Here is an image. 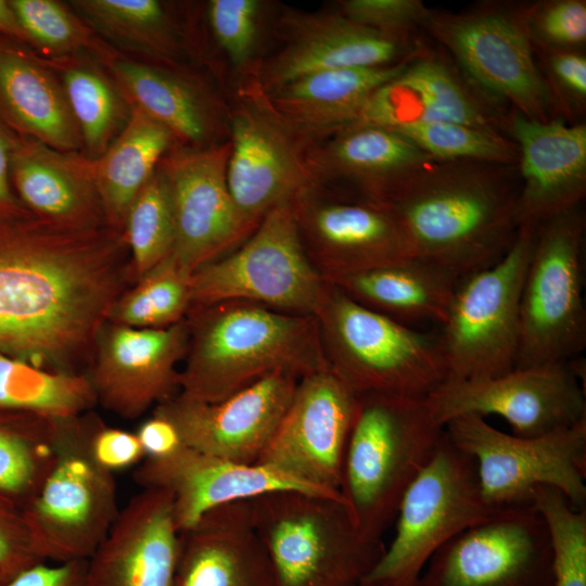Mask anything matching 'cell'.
<instances>
[{
	"label": "cell",
	"mask_w": 586,
	"mask_h": 586,
	"mask_svg": "<svg viewBox=\"0 0 586 586\" xmlns=\"http://www.w3.org/2000/svg\"><path fill=\"white\" fill-rule=\"evenodd\" d=\"M127 254L124 231L109 225L69 226L28 209L0 216V353L67 367L120 297Z\"/></svg>",
	"instance_id": "obj_1"
},
{
	"label": "cell",
	"mask_w": 586,
	"mask_h": 586,
	"mask_svg": "<svg viewBox=\"0 0 586 586\" xmlns=\"http://www.w3.org/2000/svg\"><path fill=\"white\" fill-rule=\"evenodd\" d=\"M518 165L431 161L387 203L416 257L462 278L493 266L518 235Z\"/></svg>",
	"instance_id": "obj_2"
},
{
	"label": "cell",
	"mask_w": 586,
	"mask_h": 586,
	"mask_svg": "<svg viewBox=\"0 0 586 586\" xmlns=\"http://www.w3.org/2000/svg\"><path fill=\"white\" fill-rule=\"evenodd\" d=\"M187 319L178 391L187 398L215 403L275 372L301 379L329 367L315 316L229 301L191 310Z\"/></svg>",
	"instance_id": "obj_3"
},
{
	"label": "cell",
	"mask_w": 586,
	"mask_h": 586,
	"mask_svg": "<svg viewBox=\"0 0 586 586\" xmlns=\"http://www.w3.org/2000/svg\"><path fill=\"white\" fill-rule=\"evenodd\" d=\"M444 434L425 397L357 396L340 494L364 535L382 540L405 492Z\"/></svg>",
	"instance_id": "obj_4"
},
{
	"label": "cell",
	"mask_w": 586,
	"mask_h": 586,
	"mask_svg": "<svg viewBox=\"0 0 586 586\" xmlns=\"http://www.w3.org/2000/svg\"><path fill=\"white\" fill-rule=\"evenodd\" d=\"M250 504L277 586H357L384 551L383 540L359 531L342 497L279 489Z\"/></svg>",
	"instance_id": "obj_5"
},
{
	"label": "cell",
	"mask_w": 586,
	"mask_h": 586,
	"mask_svg": "<svg viewBox=\"0 0 586 586\" xmlns=\"http://www.w3.org/2000/svg\"><path fill=\"white\" fill-rule=\"evenodd\" d=\"M316 318L329 368L357 396L424 398L447 381L438 335L370 309L331 283Z\"/></svg>",
	"instance_id": "obj_6"
},
{
	"label": "cell",
	"mask_w": 586,
	"mask_h": 586,
	"mask_svg": "<svg viewBox=\"0 0 586 586\" xmlns=\"http://www.w3.org/2000/svg\"><path fill=\"white\" fill-rule=\"evenodd\" d=\"M82 416L59 418L53 463L23 507L33 553L43 562L88 560L120 510L114 473L90 451L97 420Z\"/></svg>",
	"instance_id": "obj_7"
},
{
	"label": "cell",
	"mask_w": 586,
	"mask_h": 586,
	"mask_svg": "<svg viewBox=\"0 0 586 586\" xmlns=\"http://www.w3.org/2000/svg\"><path fill=\"white\" fill-rule=\"evenodd\" d=\"M500 508L484 497L473 458L455 446L445 432L405 492L393 539L364 582L372 586H417L440 548Z\"/></svg>",
	"instance_id": "obj_8"
},
{
	"label": "cell",
	"mask_w": 586,
	"mask_h": 586,
	"mask_svg": "<svg viewBox=\"0 0 586 586\" xmlns=\"http://www.w3.org/2000/svg\"><path fill=\"white\" fill-rule=\"evenodd\" d=\"M329 288L305 252L293 203H284L271 209L239 249L192 273L189 313L244 301L316 317Z\"/></svg>",
	"instance_id": "obj_9"
},
{
	"label": "cell",
	"mask_w": 586,
	"mask_h": 586,
	"mask_svg": "<svg viewBox=\"0 0 586 586\" xmlns=\"http://www.w3.org/2000/svg\"><path fill=\"white\" fill-rule=\"evenodd\" d=\"M535 229L520 227L500 260L458 282L438 334L447 381L485 380L514 369L520 297Z\"/></svg>",
	"instance_id": "obj_10"
},
{
	"label": "cell",
	"mask_w": 586,
	"mask_h": 586,
	"mask_svg": "<svg viewBox=\"0 0 586 586\" xmlns=\"http://www.w3.org/2000/svg\"><path fill=\"white\" fill-rule=\"evenodd\" d=\"M579 207L535 229L520 297L514 368L570 361L586 346L584 217Z\"/></svg>",
	"instance_id": "obj_11"
},
{
	"label": "cell",
	"mask_w": 586,
	"mask_h": 586,
	"mask_svg": "<svg viewBox=\"0 0 586 586\" xmlns=\"http://www.w3.org/2000/svg\"><path fill=\"white\" fill-rule=\"evenodd\" d=\"M444 430L473 458L482 493L492 505L532 502L536 487L551 486L574 508L586 509V419L534 437L501 432L475 415L454 418Z\"/></svg>",
	"instance_id": "obj_12"
},
{
	"label": "cell",
	"mask_w": 586,
	"mask_h": 586,
	"mask_svg": "<svg viewBox=\"0 0 586 586\" xmlns=\"http://www.w3.org/2000/svg\"><path fill=\"white\" fill-rule=\"evenodd\" d=\"M423 27L487 94L514 112L547 122L557 100L535 61L523 7H483L469 12L430 11Z\"/></svg>",
	"instance_id": "obj_13"
},
{
	"label": "cell",
	"mask_w": 586,
	"mask_h": 586,
	"mask_svg": "<svg viewBox=\"0 0 586 586\" xmlns=\"http://www.w3.org/2000/svg\"><path fill=\"white\" fill-rule=\"evenodd\" d=\"M356 407L357 395L329 367L302 377L256 464L315 494L342 497L343 461Z\"/></svg>",
	"instance_id": "obj_14"
},
{
	"label": "cell",
	"mask_w": 586,
	"mask_h": 586,
	"mask_svg": "<svg viewBox=\"0 0 586 586\" xmlns=\"http://www.w3.org/2000/svg\"><path fill=\"white\" fill-rule=\"evenodd\" d=\"M573 360L514 368L479 381H446L425 397L434 420L504 418L514 435L534 437L586 419L585 390Z\"/></svg>",
	"instance_id": "obj_15"
},
{
	"label": "cell",
	"mask_w": 586,
	"mask_h": 586,
	"mask_svg": "<svg viewBox=\"0 0 586 586\" xmlns=\"http://www.w3.org/2000/svg\"><path fill=\"white\" fill-rule=\"evenodd\" d=\"M551 546L533 502L505 506L429 560L417 586H551Z\"/></svg>",
	"instance_id": "obj_16"
},
{
	"label": "cell",
	"mask_w": 586,
	"mask_h": 586,
	"mask_svg": "<svg viewBox=\"0 0 586 586\" xmlns=\"http://www.w3.org/2000/svg\"><path fill=\"white\" fill-rule=\"evenodd\" d=\"M297 381L290 373L275 372L215 403L177 393L157 404L153 413L174 424L183 445L255 464L277 431Z\"/></svg>",
	"instance_id": "obj_17"
},
{
	"label": "cell",
	"mask_w": 586,
	"mask_h": 586,
	"mask_svg": "<svg viewBox=\"0 0 586 586\" xmlns=\"http://www.w3.org/2000/svg\"><path fill=\"white\" fill-rule=\"evenodd\" d=\"M293 205L305 252L327 281L415 257L385 202L319 201L311 191Z\"/></svg>",
	"instance_id": "obj_18"
},
{
	"label": "cell",
	"mask_w": 586,
	"mask_h": 586,
	"mask_svg": "<svg viewBox=\"0 0 586 586\" xmlns=\"http://www.w3.org/2000/svg\"><path fill=\"white\" fill-rule=\"evenodd\" d=\"M189 323L164 328L120 324L105 330L87 377L95 402L123 419H136L179 391L178 362L186 356Z\"/></svg>",
	"instance_id": "obj_19"
},
{
	"label": "cell",
	"mask_w": 586,
	"mask_h": 586,
	"mask_svg": "<svg viewBox=\"0 0 586 586\" xmlns=\"http://www.w3.org/2000/svg\"><path fill=\"white\" fill-rule=\"evenodd\" d=\"M254 102L232 115L227 165L232 202L252 232L271 209L294 203L316 184L295 137Z\"/></svg>",
	"instance_id": "obj_20"
},
{
	"label": "cell",
	"mask_w": 586,
	"mask_h": 586,
	"mask_svg": "<svg viewBox=\"0 0 586 586\" xmlns=\"http://www.w3.org/2000/svg\"><path fill=\"white\" fill-rule=\"evenodd\" d=\"M230 142L163 157L169 183L176 240L173 256L187 271L218 258L246 239L227 184Z\"/></svg>",
	"instance_id": "obj_21"
},
{
	"label": "cell",
	"mask_w": 586,
	"mask_h": 586,
	"mask_svg": "<svg viewBox=\"0 0 586 586\" xmlns=\"http://www.w3.org/2000/svg\"><path fill=\"white\" fill-rule=\"evenodd\" d=\"M505 131L517 144L520 227L540 224L581 206L586 193V126L547 122L512 112Z\"/></svg>",
	"instance_id": "obj_22"
},
{
	"label": "cell",
	"mask_w": 586,
	"mask_h": 586,
	"mask_svg": "<svg viewBox=\"0 0 586 586\" xmlns=\"http://www.w3.org/2000/svg\"><path fill=\"white\" fill-rule=\"evenodd\" d=\"M179 552L171 495L141 488L87 560L85 586H176Z\"/></svg>",
	"instance_id": "obj_23"
},
{
	"label": "cell",
	"mask_w": 586,
	"mask_h": 586,
	"mask_svg": "<svg viewBox=\"0 0 586 586\" xmlns=\"http://www.w3.org/2000/svg\"><path fill=\"white\" fill-rule=\"evenodd\" d=\"M132 479L141 488H161L171 495L179 532L216 507L271 491L315 494L263 466L230 461L186 445L165 457H144Z\"/></svg>",
	"instance_id": "obj_24"
},
{
	"label": "cell",
	"mask_w": 586,
	"mask_h": 586,
	"mask_svg": "<svg viewBox=\"0 0 586 586\" xmlns=\"http://www.w3.org/2000/svg\"><path fill=\"white\" fill-rule=\"evenodd\" d=\"M176 586H277L250 499L216 507L180 532Z\"/></svg>",
	"instance_id": "obj_25"
},
{
	"label": "cell",
	"mask_w": 586,
	"mask_h": 586,
	"mask_svg": "<svg viewBox=\"0 0 586 586\" xmlns=\"http://www.w3.org/2000/svg\"><path fill=\"white\" fill-rule=\"evenodd\" d=\"M405 52L406 41L342 13L302 16L291 21L285 47L262 66L255 91L266 93L318 72L392 65L411 55L402 56Z\"/></svg>",
	"instance_id": "obj_26"
},
{
	"label": "cell",
	"mask_w": 586,
	"mask_h": 586,
	"mask_svg": "<svg viewBox=\"0 0 586 586\" xmlns=\"http://www.w3.org/2000/svg\"><path fill=\"white\" fill-rule=\"evenodd\" d=\"M417 53L387 66L309 74L266 93L254 90L252 99L292 135H333L356 124L371 94L398 76Z\"/></svg>",
	"instance_id": "obj_27"
},
{
	"label": "cell",
	"mask_w": 586,
	"mask_h": 586,
	"mask_svg": "<svg viewBox=\"0 0 586 586\" xmlns=\"http://www.w3.org/2000/svg\"><path fill=\"white\" fill-rule=\"evenodd\" d=\"M11 183L33 214L77 227L107 225L94 180L93 160L15 133Z\"/></svg>",
	"instance_id": "obj_28"
},
{
	"label": "cell",
	"mask_w": 586,
	"mask_h": 586,
	"mask_svg": "<svg viewBox=\"0 0 586 586\" xmlns=\"http://www.w3.org/2000/svg\"><path fill=\"white\" fill-rule=\"evenodd\" d=\"M0 120L53 149H82L63 84L39 61L7 46H0Z\"/></svg>",
	"instance_id": "obj_29"
},
{
	"label": "cell",
	"mask_w": 586,
	"mask_h": 586,
	"mask_svg": "<svg viewBox=\"0 0 586 586\" xmlns=\"http://www.w3.org/2000/svg\"><path fill=\"white\" fill-rule=\"evenodd\" d=\"M307 164L316 177L337 175L357 183L366 199L386 202L432 160L399 133L375 125L354 124L335 133ZM317 178V177H316Z\"/></svg>",
	"instance_id": "obj_30"
},
{
	"label": "cell",
	"mask_w": 586,
	"mask_h": 586,
	"mask_svg": "<svg viewBox=\"0 0 586 586\" xmlns=\"http://www.w3.org/2000/svg\"><path fill=\"white\" fill-rule=\"evenodd\" d=\"M459 281L448 270L415 256L328 282L359 304L396 320L441 324Z\"/></svg>",
	"instance_id": "obj_31"
},
{
	"label": "cell",
	"mask_w": 586,
	"mask_h": 586,
	"mask_svg": "<svg viewBox=\"0 0 586 586\" xmlns=\"http://www.w3.org/2000/svg\"><path fill=\"white\" fill-rule=\"evenodd\" d=\"M173 133L138 107L130 106L129 117L106 151L93 160L94 180L105 220L124 231L128 211L154 174Z\"/></svg>",
	"instance_id": "obj_32"
},
{
	"label": "cell",
	"mask_w": 586,
	"mask_h": 586,
	"mask_svg": "<svg viewBox=\"0 0 586 586\" xmlns=\"http://www.w3.org/2000/svg\"><path fill=\"white\" fill-rule=\"evenodd\" d=\"M115 82L130 106L164 125L175 138L202 142L208 133L206 105L188 82L157 67L110 58Z\"/></svg>",
	"instance_id": "obj_33"
},
{
	"label": "cell",
	"mask_w": 586,
	"mask_h": 586,
	"mask_svg": "<svg viewBox=\"0 0 586 586\" xmlns=\"http://www.w3.org/2000/svg\"><path fill=\"white\" fill-rule=\"evenodd\" d=\"M58 420L0 408V492L22 508L37 494L53 463Z\"/></svg>",
	"instance_id": "obj_34"
},
{
	"label": "cell",
	"mask_w": 586,
	"mask_h": 586,
	"mask_svg": "<svg viewBox=\"0 0 586 586\" xmlns=\"http://www.w3.org/2000/svg\"><path fill=\"white\" fill-rule=\"evenodd\" d=\"M95 404L86 375L44 370L0 353V408L67 418Z\"/></svg>",
	"instance_id": "obj_35"
},
{
	"label": "cell",
	"mask_w": 586,
	"mask_h": 586,
	"mask_svg": "<svg viewBox=\"0 0 586 586\" xmlns=\"http://www.w3.org/2000/svg\"><path fill=\"white\" fill-rule=\"evenodd\" d=\"M400 77L415 89L421 102L422 122L454 123L499 132L505 130L506 117L488 109L442 60L418 52Z\"/></svg>",
	"instance_id": "obj_36"
},
{
	"label": "cell",
	"mask_w": 586,
	"mask_h": 586,
	"mask_svg": "<svg viewBox=\"0 0 586 586\" xmlns=\"http://www.w3.org/2000/svg\"><path fill=\"white\" fill-rule=\"evenodd\" d=\"M63 87L81 136L85 155L101 156L125 126L130 109L117 85L95 67L67 66ZM130 106V105H129Z\"/></svg>",
	"instance_id": "obj_37"
},
{
	"label": "cell",
	"mask_w": 586,
	"mask_h": 586,
	"mask_svg": "<svg viewBox=\"0 0 586 586\" xmlns=\"http://www.w3.org/2000/svg\"><path fill=\"white\" fill-rule=\"evenodd\" d=\"M191 278L170 255L122 295L109 319L131 328H164L181 321L191 308Z\"/></svg>",
	"instance_id": "obj_38"
},
{
	"label": "cell",
	"mask_w": 586,
	"mask_h": 586,
	"mask_svg": "<svg viewBox=\"0 0 586 586\" xmlns=\"http://www.w3.org/2000/svg\"><path fill=\"white\" fill-rule=\"evenodd\" d=\"M124 235L130 255V276L136 280L173 254L176 240L174 206L161 164L131 204Z\"/></svg>",
	"instance_id": "obj_39"
},
{
	"label": "cell",
	"mask_w": 586,
	"mask_h": 586,
	"mask_svg": "<svg viewBox=\"0 0 586 586\" xmlns=\"http://www.w3.org/2000/svg\"><path fill=\"white\" fill-rule=\"evenodd\" d=\"M73 7L99 31L132 50L158 58L173 51V34L156 0H75Z\"/></svg>",
	"instance_id": "obj_40"
},
{
	"label": "cell",
	"mask_w": 586,
	"mask_h": 586,
	"mask_svg": "<svg viewBox=\"0 0 586 586\" xmlns=\"http://www.w3.org/2000/svg\"><path fill=\"white\" fill-rule=\"evenodd\" d=\"M434 161H474L518 165L519 152L502 132L445 122H419L391 129Z\"/></svg>",
	"instance_id": "obj_41"
},
{
	"label": "cell",
	"mask_w": 586,
	"mask_h": 586,
	"mask_svg": "<svg viewBox=\"0 0 586 586\" xmlns=\"http://www.w3.org/2000/svg\"><path fill=\"white\" fill-rule=\"evenodd\" d=\"M532 502L549 533L551 586H586V509L574 508L551 486L536 487Z\"/></svg>",
	"instance_id": "obj_42"
},
{
	"label": "cell",
	"mask_w": 586,
	"mask_h": 586,
	"mask_svg": "<svg viewBox=\"0 0 586 586\" xmlns=\"http://www.w3.org/2000/svg\"><path fill=\"white\" fill-rule=\"evenodd\" d=\"M26 42L51 54H66L84 47L101 50L92 31L54 0H10Z\"/></svg>",
	"instance_id": "obj_43"
},
{
	"label": "cell",
	"mask_w": 586,
	"mask_h": 586,
	"mask_svg": "<svg viewBox=\"0 0 586 586\" xmlns=\"http://www.w3.org/2000/svg\"><path fill=\"white\" fill-rule=\"evenodd\" d=\"M534 48L576 50L586 41V1L552 0L523 7Z\"/></svg>",
	"instance_id": "obj_44"
},
{
	"label": "cell",
	"mask_w": 586,
	"mask_h": 586,
	"mask_svg": "<svg viewBox=\"0 0 586 586\" xmlns=\"http://www.w3.org/2000/svg\"><path fill=\"white\" fill-rule=\"evenodd\" d=\"M347 18L396 39L407 41L409 34L423 27L430 9L420 0L341 1Z\"/></svg>",
	"instance_id": "obj_45"
},
{
	"label": "cell",
	"mask_w": 586,
	"mask_h": 586,
	"mask_svg": "<svg viewBox=\"0 0 586 586\" xmlns=\"http://www.w3.org/2000/svg\"><path fill=\"white\" fill-rule=\"evenodd\" d=\"M260 3L256 0H212L208 17L214 35L235 65L244 64L254 47Z\"/></svg>",
	"instance_id": "obj_46"
},
{
	"label": "cell",
	"mask_w": 586,
	"mask_h": 586,
	"mask_svg": "<svg viewBox=\"0 0 586 586\" xmlns=\"http://www.w3.org/2000/svg\"><path fill=\"white\" fill-rule=\"evenodd\" d=\"M89 446L95 462L112 473L139 464L145 457L136 433L106 426L99 420L92 429Z\"/></svg>",
	"instance_id": "obj_47"
},
{
	"label": "cell",
	"mask_w": 586,
	"mask_h": 586,
	"mask_svg": "<svg viewBox=\"0 0 586 586\" xmlns=\"http://www.w3.org/2000/svg\"><path fill=\"white\" fill-rule=\"evenodd\" d=\"M543 51L550 78L547 82L559 106L565 99L577 104L586 101V58L578 50Z\"/></svg>",
	"instance_id": "obj_48"
},
{
	"label": "cell",
	"mask_w": 586,
	"mask_h": 586,
	"mask_svg": "<svg viewBox=\"0 0 586 586\" xmlns=\"http://www.w3.org/2000/svg\"><path fill=\"white\" fill-rule=\"evenodd\" d=\"M37 562L22 506L0 492V564Z\"/></svg>",
	"instance_id": "obj_49"
},
{
	"label": "cell",
	"mask_w": 586,
	"mask_h": 586,
	"mask_svg": "<svg viewBox=\"0 0 586 586\" xmlns=\"http://www.w3.org/2000/svg\"><path fill=\"white\" fill-rule=\"evenodd\" d=\"M87 560L37 562L17 573L7 586H85Z\"/></svg>",
	"instance_id": "obj_50"
},
{
	"label": "cell",
	"mask_w": 586,
	"mask_h": 586,
	"mask_svg": "<svg viewBox=\"0 0 586 586\" xmlns=\"http://www.w3.org/2000/svg\"><path fill=\"white\" fill-rule=\"evenodd\" d=\"M136 435L143 448L145 457H165L175 453L183 445L174 424L164 417L155 413H152V417L140 424Z\"/></svg>",
	"instance_id": "obj_51"
},
{
	"label": "cell",
	"mask_w": 586,
	"mask_h": 586,
	"mask_svg": "<svg viewBox=\"0 0 586 586\" xmlns=\"http://www.w3.org/2000/svg\"><path fill=\"white\" fill-rule=\"evenodd\" d=\"M15 132L0 120V216L18 214L27 211L12 192L10 160Z\"/></svg>",
	"instance_id": "obj_52"
},
{
	"label": "cell",
	"mask_w": 586,
	"mask_h": 586,
	"mask_svg": "<svg viewBox=\"0 0 586 586\" xmlns=\"http://www.w3.org/2000/svg\"><path fill=\"white\" fill-rule=\"evenodd\" d=\"M0 33L26 42L25 35L18 24L10 1L0 0Z\"/></svg>",
	"instance_id": "obj_53"
},
{
	"label": "cell",
	"mask_w": 586,
	"mask_h": 586,
	"mask_svg": "<svg viewBox=\"0 0 586 586\" xmlns=\"http://www.w3.org/2000/svg\"><path fill=\"white\" fill-rule=\"evenodd\" d=\"M33 565V564H31ZM30 565L25 564H0V586H7L9 582L21 571Z\"/></svg>",
	"instance_id": "obj_54"
},
{
	"label": "cell",
	"mask_w": 586,
	"mask_h": 586,
	"mask_svg": "<svg viewBox=\"0 0 586 586\" xmlns=\"http://www.w3.org/2000/svg\"><path fill=\"white\" fill-rule=\"evenodd\" d=\"M357 586H372V585H370V584H368V583H366V582H362V583H360V584L357 585Z\"/></svg>",
	"instance_id": "obj_55"
}]
</instances>
